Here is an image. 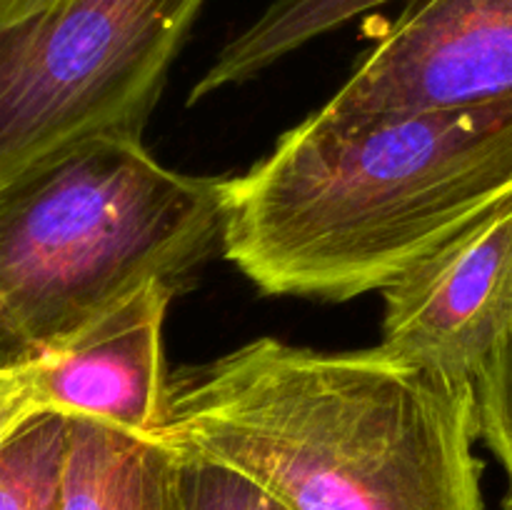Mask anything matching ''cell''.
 <instances>
[{"label": "cell", "instance_id": "4", "mask_svg": "<svg viewBox=\"0 0 512 510\" xmlns=\"http://www.w3.org/2000/svg\"><path fill=\"white\" fill-rule=\"evenodd\" d=\"M205 0H60L0 33V190L98 135H143Z\"/></svg>", "mask_w": 512, "mask_h": 510}, {"label": "cell", "instance_id": "3", "mask_svg": "<svg viewBox=\"0 0 512 510\" xmlns=\"http://www.w3.org/2000/svg\"><path fill=\"white\" fill-rule=\"evenodd\" d=\"M230 178L165 168L140 135H98L0 190V368L43 363L148 280L223 240Z\"/></svg>", "mask_w": 512, "mask_h": 510}, {"label": "cell", "instance_id": "9", "mask_svg": "<svg viewBox=\"0 0 512 510\" xmlns=\"http://www.w3.org/2000/svg\"><path fill=\"white\" fill-rule=\"evenodd\" d=\"M373 3H380V0H310L313 8H308V5H300V8L298 5H290V8L285 5L280 10L275 8V13H270L263 23L255 25L253 30H248L243 38L230 43L220 53L213 68L193 88L188 103H198L200 98L210 95L213 90L250 78L268 63H273L275 58L288 53L290 48L308 40L310 35L340 23L350 13L368 8Z\"/></svg>", "mask_w": 512, "mask_h": 510}, {"label": "cell", "instance_id": "2", "mask_svg": "<svg viewBox=\"0 0 512 510\" xmlns=\"http://www.w3.org/2000/svg\"><path fill=\"white\" fill-rule=\"evenodd\" d=\"M512 200V100L315 110L230 178L223 253L270 295L350 300Z\"/></svg>", "mask_w": 512, "mask_h": 510}, {"label": "cell", "instance_id": "12", "mask_svg": "<svg viewBox=\"0 0 512 510\" xmlns=\"http://www.w3.org/2000/svg\"><path fill=\"white\" fill-rule=\"evenodd\" d=\"M480 438L508 475L503 510H512V335L475 375Z\"/></svg>", "mask_w": 512, "mask_h": 510}, {"label": "cell", "instance_id": "10", "mask_svg": "<svg viewBox=\"0 0 512 510\" xmlns=\"http://www.w3.org/2000/svg\"><path fill=\"white\" fill-rule=\"evenodd\" d=\"M68 418L40 413L0 445V510H58Z\"/></svg>", "mask_w": 512, "mask_h": 510}, {"label": "cell", "instance_id": "11", "mask_svg": "<svg viewBox=\"0 0 512 510\" xmlns=\"http://www.w3.org/2000/svg\"><path fill=\"white\" fill-rule=\"evenodd\" d=\"M178 453L183 510H293L243 470L203 455Z\"/></svg>", "mask_w": 512, "mask_h": 510}, {"label": "cell", "instance_id": "5", "mask_svg": "<svg viewBox=\"0 0 512 510\" xmlns=\"http://www.w3.org/2000/svg\"><path fill=\"white\" fill-rule=\"evenodd\" d=\"M512 100V0H420L390 25L335 113H430Z\"/></svg>", "mask_w": 512, "mask_h": 510}, {"label": "cell", "instance_id": "14", "mask_svg": "<svg viewBox=\"0 0 512 510\" xmlns=\"http://www.w3.org/2000/svg\"><path fill=\"white\" fill-rule=\"evenodd\" d=\"M58 3L60 0H0V33L40 18Z\"/></svg>", "mask_w": 512, "mask_h": 510}, {"label": "cell", "instance_id": "8", "mask_svg": "<svg viewBox=\"0 0 512 510\" xmlns=\"http://www.w3.org/2000/svg\"><path fill=\"white\" fill-rule=\"evenodd\" d=\"M58 510H183L180 453L160 438L68 418Z\"/></svg>", "mask_w": 512, "mask_h": 510}, {"label": "cell", "instance_id": "13", "mask_svg": "<svg viewBox=\"0 0 512 510\" xmlns=\"http://www.w3.org/2000/svg\"><path fill=\"white\" fill-rule=\"evenodd\" d=\"M35 415L38 413L30 400L28 365L0 368V445Z\"/></svg>", "mask_w": 512, "mask_h": 510}, {"label": "cell", "instance_id": "6", "mask_svg": "<svg viewBox=\"0 0 512 510\" xmlns=\"http://www.w3.org/2000/svg\"><path fill=\"white\" fill-rule=\"evenodd\" d=\"M380 348L475 380L512 335V200L383 290Z\"/></svg>", "mask_w": 512, "mask_h": 510}, {"label": "cell", "instance_id": "1", "mask_svg": "<svg viewBox=\"0 0 512 510\" xmlns=\"http://www.w3.org/2000/svg\"><path fill=\"white\" fill-rule=\"evenodd\" d=\"M155 438L293 510H483L475 380L380 345L250 340L170 380Z\"/></svg>", "mask_w": 512, "mask_h": 510}, {"label": "cell", "instance_id": "7", "mask_svg": "<svg viewBox=\"0 0 512 510\" xmlns=\"http://www.w3.org/2000/svg\"><path fill=\"white\" fill-rule=\"evenodd\" d=\"M178 280L155 278L73 345L28 365L35 413L93 418L155 438L168 410L163 325Z\"/></svg>", "mask_w": 512, "mask_h": 510}]
</instances>
